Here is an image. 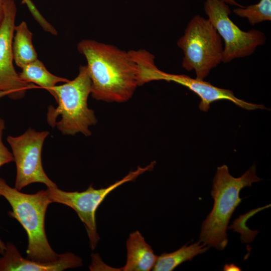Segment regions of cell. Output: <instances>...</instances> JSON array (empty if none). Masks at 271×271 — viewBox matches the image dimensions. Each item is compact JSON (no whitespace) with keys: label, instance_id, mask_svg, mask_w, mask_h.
Here are the masks:
<instances>
[{"label":"cell","instance_id":"cell-1","mask_svg":"<svg viewBox=\"0 0 271 271\" xmlns=\"http://www.w3.org/2000/svg\"><path fill=\"white\" fill-rule=\"evenodd\" d=\"M77 49L87 60L93 98L108 102L131 98L139 86L138 66L131 50L90 39L79 42Z\"/></svg>","mask_w":271,"mask_h":271},{"label":"cell","instance_id":"cell-2","mask_svg":"<svg viewBox=\"0 0 271 271\" xmlns=\"http://www.w3.org/2000/svg\"><path fill=\"white\" fill-rule=\"evenodd\" d=\"M260 180L256 174L255 165L237 178L230 175L226 165L217 167L211 190L214 205L201 225L200 241L202 243L218 250L226 247V230L232 214L241 202V190Z\"/></svg>","mask_w":271,"mask_h":271},{"label":"cell","instance_id":"cell-3","mask_svg":"<svg viewBox=\"0 0 271 271\" xmlns=\"http://www.w3.org/2000/svg\"><path fill=\"white\" fill-rule=\"evenodd\" d=\"M4 197L11 205L10 216L16 219L25 230L28 245L27 259L39 262L56 260L60 254L51 247L45 229V218L49 205L52 203L46 190L35 194L21 192L10 187L0 177V197Z\"/></svg>","mask_w":271,"mask_h":271},{"label":"cell","instance_id":"cell-4","mask_svg":"<svg viewBox=\"0 0 271 271\" xmlns=\"http://www.w3.org/2000/svg\"><path fill=\"white\" fill-rule=\"evenodd\" d=\"M91 91V81L87 65L80 66L77 76L73 80L56 85L53 88L58 105L48 107L47 121L53 128L64 135L81 133L91 136L89 126L97 123L94 111L88 106Z\"/></svg>","mask_w":271,"mask_h":271},{"label":"cell","instance_id":"cell-5","mask_svg":"<svg viewBox=\"0 0 271 271\" xmlns=\"http://www.w3.org/2000/svg\"><path fill=\"white\" fill-rule=\"evenodd\" d=\"M177 44L183 52L182 67L194 71L196 79L204 80L222 62V40L209 20L199 15L188 23Z\"/></svg>","mask_w":271,"mask_h":271},{"label":"cell","instance_id":"cell-6","mask_svg":"<svg viewBox=\"0 0 271 271\" xmlns=\"http://www.w3.org/2000/svg\"><path fill=\"white\" fill-rule=\"evenodd\" d=\"M156 165L153 161L145 167H138L122 179L106 188L96 189L90 185L82 192H67L58 187H47L46 190L52 202L58 203L73 209L84 223L89 239V246L95 249L100 239L96 223V212L106 197L123 184L134 180L140 175L153 170Z\"/></svg>","mask_w":271,"mask_h":271},{"label":"cell","instance_id":"cell-7","mask_svg":"<svg viewBox=\"0 0 271 271\" xmlns=\"http://www.w3.org/2000/svg\"><path fill=\"white\" fill-rule=\"evenodd\" d=\"M204 10L208 19L224 43L222 62L227 63L252 54L256 48L264 44L265 34L252 29L241 30L229 17L230 9L221 0H206Z\"/></svg>","mask_w":271,"mask_h":271},{"label":"cell","instance_id":"cell-8","mask_svg":"<svg viewBox=\"0 0 271 271\" xmlns=\"http://www.w3.org/2000/svg\"><path fill=\"white\" fill-rule=\"evenodd\" d=\"M49 134L48 131H38L30 127L20 136L7 137L16 165L15 188L17 190L34 183L57 187L45 173L42 162L43 144Z\"/></svg>","mask_w":271,"mask_h":271},{"label":"cell","instance_id":"cell-9","mask_svg":"<svg viewBox=\"0 0 271 271\" xmlns=\"http://www.w3.org/2000/svg\"><path fill=\"white\" fill-rule=\"evenodd\" d=\"M5 16L0 28V98L20 99L33 83L22 80L14 66L12 44L15 29L17 7L14 0H6Z\"/></svg>","mask_w":271,"mask_h":271},{"label":"cell","instance_id":"cell-10","mask_svg":"<svg viewBox=\"0 0 271 271\" xmlns=\"http://www.w3.org/2000/svg\"><path fill=\"white\" fill-rule=\"evenodd\" d=\"M155 81L165 80L182 85L197 94L200 98L199 108L207 112L210 104L216 101L226 100L244 109L251 110L265 109L262 104L249 103L235 96L232 91L220 88L203 80L192 78L186 75L167 73L158 69L154 76Z\"/></svg>","mask_w":271,"mask_h":271},{"label":"cell","instance_id":"cell-11","mask_svg":"<svg viewBox=\"0 0 271 271\" xmlns=\"http://www.w3.org/2000/svg\"><path fill=\"white\" fill-rule=\"evenodd\" d=\"M0 257V271H61L83 265L81 257L72 252L60 254L55 261L39 262L23 257L14 244L7 242Z\"/></svg>","mask_w":271,"mask_h":271},{"label":"cell","instance_id":"cell-12","mask_svg":"<svg viewBox=\"0 0 271 271\" xmlns=\"http://www.w3.org/2000/svg\"><path fill=\"white\" fill-rule=\"evenodd\" d=\"M126 247V263L118 270L150 271L153 269L158 256L139 231L129 234Z\"/></svg>","mask_w":271,"mask_h":271},{"label":"cell","instance_id":"cell-13","mask_svg":"<svg viewBox=\"0 0 271 271\" xmlns=\"http://www.w3.org/2000/svg\"><path fill=\"white\" fill-rule=\"evenodd\" d=\"M12 49L14 61L22 68L38 59L37 53L32 43V33L25 22L15 27Z\"/></svg>","mask_w":271,"mask_h":271},{"label":"cell","instance_id":"cell-14","mask_svg":"<svg viewBox=\"0 0 271 271\" xmlns=\"http://www.w3.org/2000/svg\"><path fill=\"white\" fill-rule=\"evenodd\" d=\"M208 248L199 240L189 246L184 245L174 252H164L158 256L152 270L172 271L183 262L191 260L194 256L204 253Z\"/></svg>","mask_w":271,"mask_h":271},{"label":"cell","instance_id":"cell-15","mask_svg":"<svg viewBox=\"0 0 271 271\" xmlns=\"http://www.w3.org/2000/svg\"><path fill=\"white\" fill-rule=\"evenodd\" d=\"M19 73L21 79L28 83L36 84L47 89L53 96V88L58 83L68 81L67 78L50 73L38 59L25 65Z\"/></svg>","mask_w":271,"mask_h":271},{"label":"cell","instance_id":"cell-16","mask_svg":"<svg viewBox=\"0 0 271 271\" xmlns=\"http://www.w3.org/2000/svg\"><path fill=\"white\" fill-rule=\"evenodd\" d=\"M237 16L246 18L251 25L271 20V0H259L257 4L233 10Z\"/></svg>","mask_w":271,"mask_h":271},{"label":"cell","instance_id":"cell-17","mask_svg":"<svg viewBox=\"0 0 271 271\" xmlns=\"http://www.w3.org/2000/svg\"><path fill=\"white\" fill-rule=\"evenodd\" d=\"M22 1L23 4L26 5L34 18L45 31L54 35H57L56 30L44 18L31 0Z\"/></svg>","mask_w":271,"mask_h":271},{"label":"cell","instance_id":"cell-18","mask_svg":"<svg viewBox=\"0 0 271 271\" xmlns=\"http://www.w3.org/2000/svg\"><path fill=\"white\" fill-rule=\"evenodd\" d=\"M5 129V121L0 118V167L14 161L12 153L9 151L3 142V136Z\"/></svg>","mask_w":271,"mask_h":271},{"label":"cell","instance_id":"cell-19","mask_svg":"<svg viewBox=\"0 0 271 271\" xmlns=\"http://www.w3.org/2000/svg\"><path fill=\"white\" fill-rule=\"evenodd\" d=\"M6 0H0V28L3 24L5 16V3Z\"/></svg>","mask_w":271,"mask_h":271},{"label":"cell","instance_id":"cell-20","mask_svg":"<svg viewBox=\"0 0 271 271\" xmlns=\"http://www.w3.org/2000/svg\"><path fill=\"white\" fill-rule=\"evenodd\" d=\"M224 270H240V268L234 264H227L224 265Z\"/></svg>","mask_w":271,"mask_h":271},{"label":"cell","instance_id":"cell-21","mask_svg":"<svg viewBox=\"0 0 271 271\" xmlns=\"http://www.w3.org/2000/svg\"><path fill=\"white\" fill-rule=\"evenodd\" d=\"M223 2L225 3L227 5H231L236 6H238L239 7H241L242 6L238 4L235 0H221Z\"/></svg>","mask_w":271,"mask_h":271}]
</instances>
